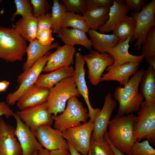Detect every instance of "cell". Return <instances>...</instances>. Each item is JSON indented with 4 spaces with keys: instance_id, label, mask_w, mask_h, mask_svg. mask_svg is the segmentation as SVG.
I'll list each match as a JSON object with an SVG mask.
<instances>
[{
    "instance_id": "cell-45",
    "label": "cell",
    "mask_w": 155,
    "mask_h": 155,
    "mask_svg": "<svg viewBox=\"0 0 155 155\" xmlns=\"http://www.w3.org/2000/svg\"><path fill=\"white\" fill-rule=\"evenodd\" d=\"M9 84V82L6 80L0 81V92L5 91Z\"/></svg>"
},
{
    "instance_id": "cell-17",
    "label": "cell",
    "mask_w": 155,
    "mask_h": 155,
    "mask_svg": "<svg viewBox=\"0 0 155 155\" xmlns=\"http://www.w3.org/2000/svg\"><path fill=\"white\" fill-rule=\"evenodd\" d=\"M117 105V102L113 98L111 92L105 96L103 106L94 121L91 139L104 136V133L107 131L111 116Z\"/></svg>"
},
{
    "instance_id": "cell-22",
    "label": "cell",
    "mask_w": 155,
    "mask_h": 155,
    "mask_svg": "<svg viewBox=\"0 0 155 155\" xmlns=\"http://www.w3.org/2000/svg\"><path fill=\"white\" fill-rule=\"evenodd\" d=\"M129 9L121 0H114L108 13V19L98 29L101 33L113 31L115 27L127 16Z\"/></svg>"
},
{
    "instance_id": "cell-37",
    "label": "cell",
    "mask_w": 155,
    "mask_h": 155,
    "mask_svg": "<svg viewBox=\"0 0 155 155\" xmlns=\"http://www.w3.org/2000/svg\"><path fill=\"white\" fill-rule=\"evenodd\" d=\"M32 5V15L37 18L45 14L50 10L51 6L46 0H31Z\"/></svg>"
},
{
    "instance_id": "cell-34",
    "label": "cell",
    "mask_w": 155,
    "mask_h": 155,
    "mask_svg": "<svg viewBox=\"0 0 155 155\" xmlns=\"http://www.w3.org/2000/svg\"><path fill=\"white\" fill-rule=\"evenodd\" d=\"M16 10L11 18L12 22L15 20V18L17 16L20 15L22 18L32 15L33 7L31 5L30 1L28 0H15Z\"/></svg>"
},
{
    "instance_id": "cell-2",
    "label": "cell",
    "mask_w": 155,
    "mask_h": 155,
    "mask_svg": "<svg viewBox=\"0 0 155 155\" xmlns=\"http://www.w3.org/2000/svg\"><path fill=\"white\" fill-rule=\"evenodd\" d=\"M144 71L138 70L130 78L124 87L117 86L114 93L115 100L119 103L117 114L126 115L138 111L144 98L139 92L140 82Z\"/></svg>"
},
{
    "instance_id": "cell-43",
    "label": "cell",
    "mask_w": 155,
    "mask_h": 155,
    "mask_svg": "<svg viewBox=\"0 0 155 155\" xmlns=\"http://www.w3.org/2000/svg\"><path fill=\"white\" fill-rule=\"evenodd\" d=\"M107 131H106L104 134V136L106 140L108 142L110 146L113 150L114 155H133L130 152L123 154L121 152L117 149L115 148L111 143L109 140L107 135Z\"/></svg>"
},
{
    "instance_id": "cell-25",
    "label": "cell",
    "mask_w": 155,
    "mask_h": 155,
    "mask_svg": "<svg viewBox=\"0 0 155 155\" xmlns=\"http://www.w3.org/2000/svg\"><path fill=\"white\" fill-rule=\"evenodd\" d=\"M88 32L92 46L94 50L100 53H106L108 49L115 46L119 41L118 37L114 33L106 34L91 29Z\"/></svg>"
},
{
    "instance_id": "cell-35",
    "label": "cell",
    "mask_w": 155,
    "mask_h": 155,
    "mask_svg": "<svg viewBox=\"0 0 155 155\" xmlns=\"http://www.w3.org/2000/svg\"><path fill=\"white\" fill-rule=\"evenodd\" d=\"M67 12L83 14L87 10L86 0H62Z\"/></svg>"
},
{
    "instance_id": "cell-7",
    "label": "cell",
    "mask_w": 155,
    "mask_h": 155,
    "mask_svg": "<svg viewBox=\"0 0 155 155\" xmlns=\"http://www.w3.org/2000/svg\"><path fill=\"white\" fill-rule=\"evenodd\" d=\"M95 121L90 119L81 125L61 131L67 142L82 155H88Z\"/></svg>"
},
{
    "instance_id": "cell-39",
    "label": "cell",
    "mask_w": 155,
    "mask_h": 155,
    "mask_svg": "<svg viewBox=\"0 0 155 155\" xmlns=\"http://www.w3.org/2000/svg\"><path fill=\"white\" fill-rule=\"evenodd\" d=\"M52 31L51 29H44L41 31L37 39L43 45H49L54 40L52 36Z\"/></svg>"
},
{
    "instance_id": "cell-40",
    "label": "cell",
    "mask_w": 155,
    "mask_h": 155,
    "mask_svg": "<svg viewBox=\"0 0 155 155\" xmlns=\"http://www.w3.org/2000/svg\"><path fill=\"white\" fill-rule=\"evenodd\" d=\"M112 0H86L87 9L94 7L108 6L111 5Z\"/></svg>"
},
{
    "instance_id": "cell-47",
    "label": "cell",
    "mask_w": 155,
    "mask_h": 155,
    "mask_svg": "<svg viewBox=\"0 0 155 155\" xmlns=\"http://www.w3.org/2000/svg\"><path fill=\"white\" fill-rule=\"evenodd\" d=\"M69 146V150L71 155H82L79 152L77 151L70 144L68 143Z\"/></svg>"
},
{
    "instance_id": "cell-33",
    "label": "cell",
    "mask_w": 155,
    "mask_h": 155,
    "mask_svg": "<svg viewBox=\"0 0 155 155\" xmlns=\"http://www.w3.org/2000/svg\"><path fill=\"white\" fill-rule=\"evenodd\" d=\"M142 48L141 55L146 59L155 57V26L147 33Z\"/></svg>"
},
{
    "instance_id": "cell-23",
    "label": "cell",
    "mask_w": 155,
    "mask_h": 155,
    "mask_svg": "<svg viewBox=\"0 0 155 155\" xmlns=\"http://www.w3.org/2000/svg\"><path fill=\"white\" fill-rule=\"evenodd\" d=\"M55 36L60 39L65 44L71 46L78 44L91 51L92 47L91 42L86 33L77 29L67 28H61Z\"/></svg>"
},
{
    "instance_id": "cell-50",
    "label": "cell",
    "mask_w": 155,
    "mask_h": 155,
    "mask_svg": "<svg viewBox=\"0 0 155 155\" xmlns=\"http://www.w3.org/2000/svg\"><path fill=\"white\" fill-rule=\"evenodd\" d=\"M37 152L34 153L33 155H36Z\"/></svg>"
},
{
    "instance_id": "cell-18",
    "label": "cell",
    "mask_w": 155,
    "mask_h": 155,
    "mask_svg": "<svg viewBox=\"0 0 155 155\" xmlns=\"http://www.w3.org/2000/svg\"><path fill=\"white\" fill-rule=\"evenodd\" d=\"M75 52L74 46L65 44L60 46L55 51L51 53L42 71L51 72L61 67L70 66L74 61Z\"/></svg>"
},
{
    "instance_id": "cell-28",
    "label": "cell",
    "mask_w": 155,
    "mask_h": 155,
    "mask_svg": "<svg viewBox=\"0 0 155 155\" xmlns=\"http://www.w3.org/2000/svg\"><path fill=\"white\" fill-rule=\"evenodd\" d=\"M38 21L33 15L22 18L17 21L12 28L26 41L29 42L36 38Z\"/></svg>"
},
{
    "instance_id": "cell-8",
    "label": "cell",
    "mask_w": 155,
    "mask_h": 155,
    "mask_svg": "<svg viewBox=\"0 0 155 155\" xmlns=\"http://www.w3.org/2000/svg\"><path fill=\"white\" fill-rule=\"evenodd\" d=\"M155 0H153L139 12L133 11L132 16L136 24L135 33L130 41L136 40L134 46L138 49L144 43L146 34L149 30L155 26Z\"/></svg>"
},
{
    "instance_id": "cell-11",
    "label": "cell",
    "mask_w": 155,
    "mask_h": 155,
    "mask_svg": "<svg viewBox=\"0 0 155 155\" xmlns=\"http://www.w3.org/2000/svg\"><path fill=\"white\" fill-rule=\"evenodd\" d=\"M51 55L49 52L38 60L29 69L17 90L7 95L5 102L9 106L13 105L22 95L35 83Z\"/></svg>"
},
{
    "instance_id": "cell-38",
    "label": "cell",
    "mask_w": 155,
    "mask_h": 155,
    "mask_svg": "<svg viewBox=\"0 0 155 155\" xmlns=\"http://www.w3.org/2000/svg\"><path fill=\"white\" fill-rule=\"evenodd\" d=\"M38 21L36 39L43 30L51 29L52 26L51 13H46L37 18Z\"/></svg>"
},
{
    "instance_id": "cell-6",
    "label": "cell",
    "mask_w": 155,
    "mask_h": 155,
    "mask_svg": "<svg viewBox=\"0 0 155 155\" xmlns=\"http://www.w3.org/2000/svg\"><path fill=\"white\" fill-rule=\"evenodd\" d=\"M53 116L54 128L61 131L80 126L82 124V122H87L89 117L88 110L76 96L68 100L66 108L61 115Z\"/></svg>"
},
{
    "instance_id": "cell-16",
    "label": "cell",
    "mask_w": 155,
    "mask_h": 155,
    "mask_svg": "<svg viewBox=\"0 0 155 155\" xmlns=\"http://www.w3.org/2000/svg\"><path fill=\"white\" fill-rule=\"evenodd\" d=\"M60 46L58 42L49 45H43L36 38L30 42L26 49L27 57L23 65V72L18 76L17 82L20 84L22 82L29 69L38 60L46 55L51 50L57 48Z\"/></svg>"
},
{
    "instance_id": "cell-51",
    "label": "cell",
    "mask_w": 155,
    "mask_h": 155,
    "mask_svg": "<svg viewBox=\"0 0 155 155\" xmlns=\"http://www.w3.org/2000/svg\"></svg>"
},
{
    "instance_id": "cell-15",
    "label": "cell",
    "mask_w": 155,
    "mask_h": 155,
    "mask_svg": "<svg viewBox=\"0 0 155 155\" xmlns=\"http://www.w3.org/2000/svg\"><path fill=\"white\" fill-rule=\"evenodd\" d=\"M15 128L0 117V155H22L15 134Z\"/></svg>"
},
{
    "instance_id": "cell-26",
    "label": "cell",
    "mask_w": 155,
    "mask_h": 155,
    "mask_svg": "<svg viewBox=\"0 0 155 155\" xmlns=\"http://www.w3.org/2000/svg\"><path fill=\"white\" fill-rule=\"evenodd\" d=\"M111 6L91 8L82 14L89 30L97 31L105 23L108 19Z\"/></svg>"
},
{
    "instance_id": "cell-3",
    "label": "cell",
    "mask_w": 155,
    "mask_h": 155,
    "mask_svg": "<svg viewBox=\"0 0 155 155\" xmlns=\"http://www.w3.org/2000/svg\"><path fill=\"white\" fill-rule=\"evenodd\" d=\"M27 46L14 29L0 26V59L7 62L21 61Z\"/></svg>"
},
{
    "instance_id": "cell-44",
    "label": "cell",
    "mask_w": 155,
    "mask_h": 155,
    "mask_svg": "<svg viewBox=\"0 0 155 155\" xmlns=\"http://www.w3.org/2000/svg\"><path fill=\"white\" fill-rule=\"evenodd\" d=\"M49 151L50 155H71L69 150L64 149H59Z\"/></svg>"
},
{
    "instance_id": "cell-5",
    "label": "cell",
    "mask_w": 155,
    "mask_h": 155,
    "mask_svg": "<svg viewBox=\"0 0 155 155\" xmlns=\"http://www.w3.org/2000/svg\"><path fill=\"white\" fill-rule=\"evenodd\" d=\"M133 125V137L135 141L140 142L146 139L155 145V103L145 101L142 103Z\"/></svg>"
},
{
    "instance_id": "cell-36",
    "label": "cell",
    "mask_w": 155,
    "mask_h": 155,
    "mask_svg": "<svg viewBox=\"0 0 155 155\" xmlns=\"http://www.w3.org/2000/svg\"><path fill=\"white\" fill-rule=\"evenodd\" d=\"M130 152L133 155H155V149L147 140L141 142L135 141Z\"/></svg>"
},
{
    "instance_id": "cell-31",
    "label": "cell",
    "mask_w": 155,
    "mask_h": 155,
    "mask_svg": "<svg viewBox=\"0 0 155 155\" xmlns=\"http://www.w3.org/2000/svg\"><path fill=\"white\" fill-rule=\"evenodd\" d=\"M66 9L62 3L58 0L53 1L51 13L52 26L51 29L53 33H58L61 28V25L65 13Z\"/></svg>"
},
{
    "instance_id": "cell-30",
    "label": "cell",
    "mask_w": 155,
    "mask_h": 155,
    "mask_svg": "<svg viewBox=\"0 0 155 155\" xmlns=\"http://www.w3.org/2000/svg\"><path fill=\"white\" fill-rule=\"evenodd\" d=\"M69 27L82 30L86 33L88 32L89 30L82 15L81 14L66 12L61 28H67Z\"/></svg>"
},
{
    "instance_id": "cell-27",
    "label": "cell",
    "mask_w": 155,
    "mask_h": 155,
    "mask_svg": "<svg viewBox=\"0 0 155 155\" xmlns=\"http://www.w3.org/2000/svg\"><path fill=\"white\" fill-rule=\"evenodd\" d=\"M140 93L145 101L155 103V70L149 65L144 71L140 82Z\"/></svg>"
},
{
    "instance_id": "cell-10",
    "label": "cell",
    "mask_w": 155,
    "mask_h": 155,
    "mask_svg": "<svg viewBox=\"0 0 155 155\" xmlns=\"http://www.w3.org/2000/svg\"><path fill=\"white\" fill-rule=\"evenodd\" d=\"M84 58L87 64L89 80L92 84L97 86L100 82L104 71L113 64L114 61L107 53H100L94 50H91Z\"/></svg>"
},
{
    "instance_id": "cell-21",
    "label": "cell",
    "mask_w": 155,
    "mask_h": 155,
    "mask_svg": "<svg viewBox=\"0 0 155 155\" xmlns=\"http://www.w3.org/2000/svg\"><path fill=\"white\" fill-rule=\"evenodd\" d=\"M49 89L34 84L28 89L16 102L20 110L41 104L47 101Z\"/></svg>"
},
{
    "instance_id": "cell-32",
    "label": "cell",
    "mask_w": 155,
    "mask_h": 155,
    "mask_svg": "<svg viewBox=\"0 0 155 155\" xmlns=\"http://www.w3.org/2000/svg\"><path fill=\"white\" fill-rule=\"evenodd\" d=\"M90 148L92 155H114L108 142L104 136L91 139Z\"/></svg>"
},
{
    "instance_id": "cell-41",
    "label": "cell",
    "mask_w": 155,
    "mask_h": 155,
    "mask_svg": "<svg viewBox=\"0 0 155 155\" xmlns=\"http://www.w3.org/2000/svg\"><path fill=\"white\" fill-rule=\"evenodd\" d=\"M145 2L144 0H125V4L129 9L134 12H139Z\"/></svg>"
},
{
    "instance_id": "cell-20",
    "label": "cell",
    "mask_w": 155,
    "mask_h": 155,
    "mask_svg": "<svg viewBox=\"0 0 155 155\" xmlns=\"http://www.w3.org/2000/svg\"><path fill=\"white\" fill-rule=\"evenodd\" d=\"M132 38L129 37L125 40H119L115 46L107 50L106 53L114 61L113 64L107 67L113 68L127 62L142 61L144 58L141 55H134L129 52V43Z\"/></svg>"
},
{
    "instance_id": "cell-19",
    "label": "cell",
    "mask_w": 155,
    "mask_h": 155,
    "mask_svg": "<svg viewBox=\"0 0 155 155\" xmlns=\"http://www.w3.org/2000/svg\"><path fill=\"white\" fill-rule=\"evenodd\" d=\"M142 62H127L113 68L107 67L105 70L107 72L102 75L100 82L116 81L120 85L124 86L129 81L130 77L138 70Z\"/></svg>"
},
{
    "instance_id": "cell-1",
    "label": "cell",
    "mask_w": 155,
    "mask_h": 155,
    "mask_svg": "<svg viewBox=\"0 0 155 155\" xmlns=\"http://www.w3.org/2000/svg\"><path fill=\"white\" fill-rule=\"evenodd\" d=\"M136 117L133 113L117 114L109 122L108 138L113 145L123 153L130 152L135 142L133 128Z\"/></svg>"
},
{
    "instance_id": "cell-4",
    "label": "cell",
    "mask_w": 155,
    "mask_h": 155,
    "mask_svg": "<svg viewBox=\"0 0 155 155\" xmlns=\"http://www.w3.org/2000/svg\"><path fill=\"white\" fill-rule=\"evenodd\" d=\"M80 96L72 77L66 78L49 89L46 108L51 114L56 116L63 112L66 103L70 98Z\"/></svg>"
},
{
    "instance_id": "cell-24",
    "label": "cell",
    "mask_w": 155,
    "mask_h": 155,
    "mask_svg": "<svg viewBox=\"0 0 155 155\" xmlns=\"http://www.w3.org/2000/svg\"><path fill=\"white\" fill-rule=\"evenodd\" d=\"M74 71L73 67L69 66L59 68L46 74H40L35 84L50 89L62 80L72 77Z\"/></svg>"
},
{
    "instance_id": "cell-29",
    "label": "cell",
    "mask_w": 155,
    "mask_h": 155,
    "mask_svg": "<svg viewBox=\"0 0 155 155\" xmlns=\"http://www.w3.org/2000/svg\"><path fill=\"white\" fill-rule=\"evenodd\" d=\"M136 24L132 16H126L113 30V33L119 40H125L129 37H133L136 29Z\"/></svg>"
},
{
    "instance_id": "cell-49",
    "label": "cell",
    "mask_w": 155,
    "mask_h": 155,
    "mask_svg": "<svg viewBox=\"0 0 155 155\" xmlns=\"http://www.w3.org/2000/svg\"><path fill=\"white\" fill-rule=\"evenodd\" d=\"M88 155H92V153H91V151L90 150L89 151V152L88 153Z\"/></svg>"
},
{
    "instance_id": "cell-12",
    "label": "cell",
    "mask_w": 155,
    "mask_h": 155,
    "mask_svg": "<svg viewBox=\"0 0 155 155\" xmlns=\"http://www.w3.org/2000/svg\"><path fill=\"white\" fill-rule=\"evenodd\" d=\"M33 133L42 146L49 151L61 149L69 150V145L61 131L52 128L51 125H41Z\"/></svg>"
},
{
    "instance_id": "cell-46",
    "label": "cell",
    "mask_w": 155,
    "mask_h": 155,
    "mask_svg": "<svg viewBox=\"0 0 155 155\" xmlns=\"http://www.w3.org/2000/svg\"><path fill=\"white\" fill-rule=\"evenodd\" d=\"M36 155H50V151L42 148L39 150L37 152Z\"/></svg>"
},
{
    "instance_id": "cell-14",
    "label": "cell",
    "mask_w": 155,
    "mask_h": 155,
    "mask_svg": "<svg viewBox=\"0 0 155 155\" xmlns=\"http://www.w3.org/2000/svg\"><path fill=\"white\" fill-rule=\"evenodd\" d=\"M13 116L16 123L15 134L17 137L22 150V155H33L43 147L34 133L14 113Z\"/></svg>"
},
{
    "instance_id": "cell-48",
    "label": "cell",
    "mask_w": 155,
    "mask_h": 155,
    "mask_svg": "<svg viewBox=\"0 0 155 155\" xmlns=\"http://www.w3.org/2000/svg\"><path fill=\"white\" fill-rule=\"evenodd\" d=\"M146 59L149 65L155 70V57L150 58Z\"/></svg>"
},
{
    "instance_id": "cell-9",
    "label": "cell",
    "mask_w": 155,
    "mask_h": 155,
    "mask_svg": "<svg viewBox=\"0 0 155 155\" xmlns=\"http://www.w3.org/2000/svg\"><path fill=\"white\" fill-rule=\"evenodd\" d=\"M16 113L33 132L41 125H51L54 121L46 102L16 111Z\"/></svg>"
},
{
    "instance_id": "cell-42",
    "label": "cell",
    "mask_w": 155,
    "mask_h": 155,
    "mask_svg": "<svg viewBox=\"0 0 155 155\" xmlns=\"http://www.w3.org/2000/svg\"><path fill=\"white\" fill-rule=\"evenodd\" d=\"M14 113L6 102L0 101V117L4 116L7 118L13 116Z\"/></svg>"
},
{
    "instance_id": "cell-13",
    "label": "cell",
    "mask_w": 155,
    "mask_h": 155,
    "mask_svg": "<svg viewBox=\"0 0 155 155\" xmlns=\"http://www.w3.org/2000/svg\"><path fill=\"white\" fill-rule=\"evenodd\" d=\"M85 62L84 56L80 52L76 53L75 54V68L72 77L79 93L83 97L88 106L90 119L95 121L101 110L98 108H93L90 103L88 89L85 79Z\"/></svg>"
}]
</instances>
